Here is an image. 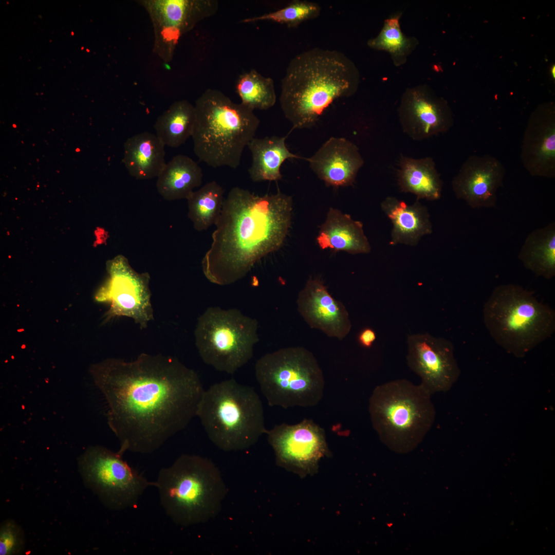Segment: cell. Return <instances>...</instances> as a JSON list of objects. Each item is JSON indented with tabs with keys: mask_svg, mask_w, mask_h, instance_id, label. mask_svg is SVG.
<instances>
[{
	"mask_svg": "<svg viewBox=\"0 0 555 555\" xmlns=\"http://www.w3.org/2000/svg\"><path fill=\"white\" fill-rule=\"evenodd\" d=\"M321 11V6L316 3L295 0L278 10L244 18L242 22L248 23L268 21L295 27L304 22L317 17Z\"/></svg>",
	"mask_w": 555,
	"mask_h": 555,
	"instance_id": "1f68e13d",
	"label": "cell"
},
{
	"mask_svg": "<svg viewBox=\"0 0 555 555\" xmlns=\"http://www.w3.org/2000/svg\"><path fill=\"white\" fill-rule=\"evenodd\" d=\"M485 326L495 342L508 353L522 357L550 337L555 312L523 287H496L483 308Z\"/></svg>",
	"mask_w": 555,
	"mask_h": 555,
	"instance_id": "52a82bcc",
	"label": "cell"
},
{
	"mask_svg": "<svg viewBox=\"0 0 555 555\" xmlns=\"http://www.w3.org/2000/svg\"><path fill=\"white\" fill-rule=\"evenodd\" d=\"M23 533L19 527L12 521L3 524L0 530V554L18 553L23 545Z\"/></svg>",
	"mask_w": 555,
	"mask_h": 555,
	"instance_id": "d6a6232c",
	"label": "cell"
},
{
	"mask_svg": "<svg viewBox=\"0 0 555 555\" xmlns=\"http://www.w3.org/2000/svg\"><path fill=\"white\" fill-rule=\"evenodd\" d=\"M218 2L215 0H166L155 2L154 9L160 22L168 27L175 39L202 19L214 15Z\"/></svg>",
	"mask_w": 555,
	"mask_h": 555,
	"instance_id": "484cf974",
	"label": "cell"
},
{
	"mask_svg": "<svg viewBox=\"0 0 555 555\" xmlns=\"http://www.w3.org/2000/svg\"><path fill=\"white\" fill-rule=\"evenodd\" d=\"M292 210V197L280 191L260 196L238 187L232 188L201 261L206 278L225 286L244 278L257 261L283 245Z\"/></svg>",
	"mask_w": 555,
	"mask_h": 555,
	"instance_id": "7a4b0ae2",
	"label": "cell"
},
{
	"mask_svg": "<svg viewBox=\"0 0 555 555\" xmlns=\"http://www.w3.org/2000/svg\"><path fill=\"white\" fill-rule=\"evenodd\" d=\"M164 146L156 134L147 132L128 138L122 162L129 174L140 180L158 177L166 164Z\"/></svg>",
	"mask_w": 555,
	"mask_h": 555,
	"instance_id": "7402d4cb",
	"label": "cell"
},
{
	"mask_svg": "<svg viewBox=\"0 0 555 555\" xmlns=\"http://www.w3.org/2000/svg\"><path fill=\"white\" fill-rule=\"evenodd\" d=\"M555 68L554 66H553V67H552V70H551V72H552V76H553V77H554V76H555V74H554L555 68Z\"/></svg>",
	"mask_w": 555,
	"mask_h": 555,
	"instance_id": "e575fe53",
	"label": "cell"
},
{
	"mask_svg": "<svg viewBox=\"0 0 555 555\" xmlns=\"http://www.w3.org/2000/svg\"><path fill=\"white\" fill-rule=\"evenodd\" d=\"M115 452L100 446L89 447L81 455L79 466L88 486L107 507L123 510L135 507L150 482Z\"/></svg>",
	"mask_w": 555,
	"mask_h": 555,
	"instance_id": "8fae6325",
	"label": "cell"
},
{
	"mask_svg": "<svg viewBox=\"0 0 555 555\" xmlns=\"http://www.w3.org/2000/svg\"><path fill=\"white\" fill-rule=\"evenodd\" d=\"M407 344V363L420 378V384L431 395L449 390L460 373L452 343L429 333H417L408 336Z\"/></svg>",
	"mask_w": 555,
	"mask_h": 555,
	"instance_id": "5bb4252c",
	"label": "cell"
},
{
	"mask_svg": "<svg viewBox=\"0 0 555 555\" xmlns=\"http://www.w3.org/2000/svg\"><path fill=\"white\" fill-rule=\"evenodd\" d=\"M197 416L211 442L226 452L249 449L268 431L260 396L234 379L205 390Z\"/></svg>",
	"mask_w": 555,
	"mask_h": 555,
	"instance_id": "8992f818",
	"label": "cell"
},
{
	"mask_svg": "<svg viewBox=\"0 0 555 555\" xmlns=\"http://www.w3.org/2000/svg\"><path fill=\"white\" fill-rule=\"evenodd\" d=\"M194 106L192 138L196 156L214 168H237L245 147L254 138L258 118L253 110L216 89H207Z\"/></svg>",
	"mask_w": 555,
	"mask_h": 555,
	"instance_id": "5b68a950",
	"label": "cell"
},
{
	"mask_svg": "<svg viewBox=\"0 0 555 555\" xmlns=\"http://www.w3.org/2000/svg\"><path fill=\"white\" fill-rule=\"evenodd\" d=\"M90 373L124 452L158 450L197 416L205 391L194 370L162 354L141 353L131 361L108 358L92 364Z\"/></svg>",
	"mask_w": 555,
	"mask_h": 555,
	"instance_id": "6da1fadb",
	"label": "cell"
},
{
	"mask_svg": "<svg viewBox=\"0 0 555 555\" xmlns=\"http://www.w3.org/2000/svg\"><path fill=\"white\" fill-rule=\"evenodd\" d=\"M223 188L215 181L193 191L187 199L188 216L195 230H206L216 223L224 202Z\"/></svg>",
	"mask_w": 555,
	"mask_h": 555,
	"instance_id": "f1b7e54d",
	"label": "cell"
},
{
	"mask_svg": "<svg viewBox=\"0 0 555 555\" xmlns=\"http://www.w3.org/2000/svg\"><path fill=\"white\" fill-rule=\"evenodd\" d=\"M236 90L240 103L253 111L268 109L276 101L273 79L264 77L255 69L239 76L236 83Z\"/></svg>",
	"mask_w": 555,
	"mask_h": 555,
	"instance_id": "4dcf8cb0",
	"label": "cell"
},
{
	"mask_svg": "<svg viewBox=\"0 0 555 555\" xmlns=\"http://www.w3.org/2000/svg\"><path fill=\"white\" fill-rule=\"evenodd\" d=\"M431 396L420 384L403 379L376 386L369 399L368 410L381 441L399 453L414 449L435 420Z\"/></svg>",
	"mask_w": 555,
	"mask_h": 555,
	"instance_id": "ba28073f",
	"label": "cell"
},
{
	"mask_svg": "<svg viewBox=\"0 0 555 555\" xmlns=\"http://www.w3.org/2000/svg\"><path fill=\"white\" fill-rule=\"evenodd\" d=\"M266 434L276 465L302 477L316 474L321 459L330 454L324 430L311 419L277 424Z\"/></svg>",
	"mask_w": 555,
	"mask_h": 555,
	"instance_id": "4fadbf2b",
	"label": "cell"
},
{
	"mask_svg": "<svg viewBox=\"0 0 555 555\" xmlns=\"http://www.w3.org/2000/svg\"><path fill=\"white\" fill-rule=\"evenodd\" d=\"M505 172L504 165L495 157L471 155L453 179L452 189L457 198L472 208L495 207Z\"/></svg>",
	"mask_w": 555,
	"mask_h": 555,
	"instance_id": "2e32d148",
	"label": "cell"
},
{
	"mask_svg": "<svg viewBox=\"0 0 555 555\" xmlns=\"http://www.w3.org/2000/svg\"><path fill=\"white\" fill-rule=\"evenodd\" d=\"M298 309L312 328L329 337L342 340L349 334L351 324L343 304L335 299L319 279H309L299 292Z\"/></svg>",
	"mask_w": 555,
	"mask_h": 555,
	"instance_id": "e0dca14e",
	"label": "cell"
},
{
	"mask_svg": "<svg viewBox=\"0 0 555 555\" xmlns=\"http://www.w3.org/2000/svg\"><path fill=\"white\" fill-rule=\"evenodd\" d=\"M521 160L533 177L555 176V118L550 109L541 110L530 118L524 131Z\"/></svg>",
	"mask_w": 555,
	"mask_h": 555,
	"instance_id": "ac0fdd59",
	"label": "cell"
},
{
	"mask_svg": "<svg viewBox=\"0 0 555 555\" xmlns=\"http://www.w3.org/2000/svg\"><path fill=\"white\" fill-rule=\"evenodd\" d=\"M359 83V70L345 54L315 47L289 63L281 81V107L293 129L310 128L335 100L355 94Z\"/></svg>",
	"mask_w": 555,
	"mask_h": 555,
	"instance_id": "3957f363",
	"label": "cell"
},
{
	"mask_svg": "<svg viewBox=\"0 0 555 555\" xmlns=\"http://www.w3.org/2000/svg\"><path fill=\"white\" fill-rule=\"evenodd\" d=\"M401 14L398 12L386 19L379 33L367 42L371 48L388 52L397 66L406 62L418 44L416 38L408 37L402 32L399 22Z\"/></svg>",
	"mask_w": 555,
	"mask_h": 555,
	"instance_id": "f546056e",
	"label": "cell"
},
{
	"mask_svg": "<svg viewBox=\"0 0 555 555\" xmlns=\"http://www.w3.org/2000/svg\"><path fill=\"white\" fill-rule=\"evenodd\" d=\"M255 376L270 406L312 407L322 400L323 372L313 354L303 347L279 349L262 356Z\"/></svg>",
	"mask_w": 555,
	"mask_h": 555,
	"instance_id": "9c48e42d",
	"label": "cell"
},
{
	"mask_svg": "<svg viewBox=\"0 0 555 555\" xmlns=\"http://www.w3.org/2000/svg\"><path fill=\"white\" fill-rule=\"evenodd\" d=\"M381 207L393 225L391 245L400 244L414 246L423 236L432 233L428 210L418 200L408 205L394 197H387L381 202Z\"/></svg>",
	"mask_w": 555,
	"mask_h": 555,
	"instance_id": "ffe728a7",
	"label": "cell"
},
{
	"mask_svg": "<svg viewBox=\"0 0 555 555\" xmlns=\"http://www.w3.org/2000/svg\"><path fill=\"white\" fill-rule=\"evenodd\" d=\"M196 121L195 106L188 101L174 103L157 120L156 135L164 145L177 147L192 137Z\"/></svg>",
	"mask_w": 555,
	"mask_h": 555,
	"instance_id": "83f0119b",
	"label": "cell"
},
{
	"mask_svg": "<svg viewBox=\"0 0 555 555\" xmlns=\"http://www.w3.org/2000/svg\"><path fill=\"white\" fill-rule=\"evenodd\" d=\"M518 257L536 276L549 280L555 275V223L532 231Z\"/></svg>",
	"mask_w": 555,
	"mask_h": 555,
	"instance_id": "4316f807",
	"label": "cell"
},
{
	"mask_svg": "<svg viewBox=\"0 0 555 555\" xmlns=\"http://www.w3.org/2000/svg\"><path fill=\"white\" fill-rule=\"evenodd\" d=\"M376 339L375 331L371 328H363L359 334L358 340L361 345L365 348H370Z\"/></svg>",
	"mask_w": 555,
	"mask_h": 555,
	"instance_id": "836d02e7",
	"label": "cell"
},
{
	"mask_svg": "<svg viewBox=\"0 0 555 555\" xmlns=\"http://www.w3.org/2000/svg\"><path fill=\"white\" fill-rule=\"evenodd\" d=\"M202 172L200 166L189 157L174 156L157 177L158 193L165 200L187 199L202 183Z\"/></svg>",
	"mask_w": 555,
	"mask_h": 555,
	"instance_id": "d4e9b609",
	"label": "cell"
},
{
	"mask_svg": "<svg viewBox=\"0 0 555 555\" xmlns=\"http://www.w3.org/2000/svg\"><path fill=\"white\" fill-rule=\"evenodd\" d=\"M403 131L415 140H422L448 131L453 125L447 102L429 86L418 85L403 92L398 108Z\"/></svg>",
	"mask_w": 555,
	"mask_h": 555,
	"instance_id": "9a60e30c",
	"label": "cell"
},
{
	"mask_svg": "<svg viewBox=\"0 0 555 555\" xmlns=\"http://www.w3.org/2000/svg\"><path fill=\"white\" fill-rule=\"evenodd\" d=\"M400 190L415 194L418 198L430 200L440 196L442 182L432 158L402 156L397 173Z\"/></svg>",
	"mask_w": 555,
	"mask_h": 555,
	"instance_id": "cb8c5ba5",
	"label": "cell"
},
{
	"mask_svg": "<svg viewBox=\"0 0 555 555\" xmlns=\"http://www.w3.org/2000/svg\"><path fill=\"white\" fill-rule=\"evenodd\" d=\"M305 160L312 171L328 186L351 185L364 163L358 147L342 137L327 140L310 157Z\"/></svg>",
	"mask_w": 555,
	"mask_h": 555,
	"instance_id": "d6986e66",
	"label": "cell"
},
{
	"mask_svg": "<svg viewBox=\"0 0 555 555\" xmlns=\"http://www.w3.org/2000/svg\"><path fill=\"white\" fill-rule=\"evenodd\" d=\"M154 486L160 505L176 524L206 523L221 510L227 489L221 472L210 459L183 454L160 470Z\"/></svg>",
	"mask_w": 555,
	"mask_h": 555,
	"instance_id": "277c9868",
	"label": "cell"
},
{
	"mask_svg": "<svg viewBox=\"0 0 555 555\" xmlns=\"http://www.w3.org/2000/svg\"><path fill=\"white\" fill-rule=\"evenodd\" d=\"M106 269L108 279L95 295L97 302L110 304L106 320L128 317L141 329L146 328L154 319L149 273L137 272L122 255L107 261Z\"/></svg>",
	"mask_w": 555,
	"mask_h": 555,
	"instance_id": "7c38bea8",
	"label": "cell"
},
{
	"mask_svg": "<svg viewBox=\"0 0 555 555\" xmlns=\"http://www.w3.org/2000/svg\"><path fill=\"white\" fill-rule=\"evenodd\" d=\"M286 137L253 138L249 142L247 146L251 153L252 162L248 173L253 181L280 180L282 178L280 169L286 160L305 159L289 151L286 145Z\"/></svg>",
	"mask_w": 555,
	"mask_h": 555,
	"instance_id": "603a6c76",
	"label": "cell"
},
{
	"mask_svg": "<svg viewBox=\"0 0 555 555\" xmlns=\"http://www.w3.org/2000/svg\"><path fill=\"white\" fill-rule=\"evenodd\" d=\"M258 322L236 308L210 307L197 319L195 345L203 362L233 374L252 358Z\"/></svg>",
	"mask_w": 555,
	"mask_h": 555,
	"instance_id": "30bf717a",
	"label": "cell"
},
{
	"mask_svg": "<svg viewBox=\"0 0 555 555\" xmlns=\"http://www.w3.org/2000/svg\"><path fill=\"white\" fill-rule=\"evenodd\" d=\"M317 242L322 249L351 254L368 253L371 250L362 224L334 208H329Z\"/></svg>",
	"mask_w": 555,
	"mask_h": 555,
	"instance_id": "44dd1931",
	"label": "cell"
}]
</instances>
